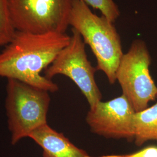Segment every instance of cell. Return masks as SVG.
I'll use <instances>...</instances> for the list:
<instances>
[{
    "instance_id": "cell-1",
    "label": "cell",
    "mask_w": 157,
    "mask_h": 157,
    "mask_svg": "<svg viewBox=\"0 0 157 157\" xmlns=\"http://www.w3.org/2000/svg\"><path fill=\"white\" fill-rule=\"evenodd\" d=\"M70 40L71 36L67 33L17 31L11 41L0 52V76L56 92L57 84L41 75V72L54 62Z\"/></svg>"
},
{
    "instance_id": "cell-2",
    "label": "cell",
    "mask_w": 157,
    "mask_h": 157,
    "mask_svg": "<svg viewBox=\"0 0 157 157\" xmlns=\"http://www.w3.org/2000/svg\"><path fill=\"white\" fill-rule=\"evenodd\" d=\"M69 26L90 46L97 60L96 69L106 75L113 84L119 62L124 55L121 39L114 24L94 13L83 1L73 0Z\"/></svg>"
},
{
    "instance_id": "cell-3",
    "label": "cell",
    "mask_w": 157,
    "mask_h": 157,
    "mask_svg": "<svg viewBox=\"0 0 157 157\" xmlns=\"http://www.w3.org/2000/svg\"><path fill=\"white\" fill-rule=\"evenodd\" d=\"M6 90L8 126L15 145L47 124L50 92L12 78L7 79Z\"/></svg>"
},
{
    "instance_id": "cell-4",
    "label": "cell",
    "mask_w": 157,
    "mask_h": 157,
    "mask_svg": "<svg viewBox=\"0 0 157 157\" xmlns=\"http://www.w3.org/2000/svg\"><path fill=\"white\" fill-rule=\"evenodd\" d=\"M151 56L146 42L134 40L119 62L116 80L136 112L148 107L157 98V86L150 74Z\"/></svg>"
},
{
    "instance_id": "cell-5",
    "label": "cell",
    "mask_w": 157,
    "mask_h": 157,
    "mask_svg": "<svg viewBox=\"0 0 157 157\" xmlns=\"http://www.w3.org/2000/svg\"><path fill=\"white\" fill-rule=\"evenodd\" d=\"M17 31L66 33L73 0H8Z\"/></svg>"
},
{
    "instance_id": "cell-6",
    "label": "cell",
    "mask_w": 157,
    "mask_h": 157,
    "mask_svg": "<svg viewBox=\"0 0 157 157\" xmlns=\"http://www.w3.org/2000/svg\"><path fill=\"white\" fill-rule=\"evenodd\" d=\"M69 44L44 70V76L51 80L61 75L72 80L85 96L90 108L101 101L102 94L95 79L96 68L89 61L85 44L80 34L72 29Z\"/></svg>"
},
{
    "instance_id": "cell-7",
    "label": "cell",
    "mask_w": 157,
    "mask_h": 157,
    "mask_svg": "<svg viewBox=\"0 0 157 157\" xmlns=\"http://www.w3.org/2000/svg\"><path fill=\"white\" fill-rule=\"evenodd\" d=\"M136 111L124 95L109 101H100L90 108L86 122L96 135L115 139L134 141Z\"/></svg>"
},
{
    "instance_id": "cell-8",
    "label": "cell",
    "mask_w": 157,
    "mask_h": 157,
    "mask_svg": "<svg viewBox=\"0 0 157 157\" xmlns=\"http://www.w3.org/2000/svg\"><path fill=\"white\" fill-rule=\"evenodd\" d=\"M29 138L43 149V157H91L48 124L36 129Z\"/></svg>"
},
{
    "instance_id": "cell-9",
    "label": "cell",
    "mask_w": 157,
    "mask_h": 157,
    "mask_svg": "<svg viewBox=\"0 0 157 157\" xmlns=\"http://www.w3.org/2000/svg\"><path fill=\"white\" fill-rule=\"evenodd\" d=\"M134 132V141L138 147L149 141L157 142V101L151 107L135 113Z\"/></svg>"
},
{
    "instance_id": "cell-10",
    "label": "cell",
    "mask_w": 157,
    "mask_h": 157,
    "mask_svg": "<svg viewBox=\"0 0 157 157\" xmlns=\"http://www.w3.org/2000/svg\"><path fill=\"white\" fill-rule=\"evenodd\" d=\"M17 32L12 21L8 0H0V46H6Z\"/></svg>"
},
{
    "instance_id": "cell-11",
    "label": "cell",
    "mask_w": 157,
    "mask_h": 157,
    "mask_svg": "<svg viewBox=\"0 0 157 157\" xmlns=\"http://www.w3.org/2000/svg\"><path fill=\"white\" fill-rule=\"evenodd\" d=\"M87 6L101 12L102 16L114 23L120 16L118 5L113 0H80Z\"/></svg>"
},
{
    "instance_id": "cell-12",
    "label": "cell",
    "mask_w": 157,
    "mask_h": 157,
    "mask_svg": "<svg viewBox=\"0 0 157 157\" xmlns=\"http://www.w3.org/2000/svg\"><path fill=\"white\" fill-rule=\"evenodd\" d=\"M113 157H157V146H147L130 154Z\"/></svg>"
}]
</instances>
